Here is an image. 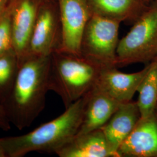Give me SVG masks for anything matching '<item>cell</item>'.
Wrapping results in <instances>:
<instances>
[{"mask_svg": "<svg viewBox=\"0 0 157 157\" xmlns=\"http://www.w3.org/2000/svg\"><path fill=\"white\" fill-rule=\"evenodd\" d=\"M118 157H157V108L140 118L118 149Z\"/></svg>", "mask_w": 157, "mask_h": 157, "instance_id": "8", "label": "cell"}, {"mask_svg": "<svg viewBox=\"0 0 157 157\" xmlns=\"http://www.w3.org/2000/svg\"><path fill=\"white\" fill-rule=\"evenodd\" d=\"M61 29L60 45L57 50L80 54L82 36L92 14L87 0H58Z\"/></svg>", "mask_w": 157, "mask_h": 157, "instance_id": "6", "label": "cell"}, {"mask_svg": "<svg viewBox=\"0 0 157 157\" xmlns=\"http://www.w3.org/2000/svg\"><path fill=\"white\" fill-rule=\"evenodd\" d=\"M150 1H151V0H146V2L147 3V4H148L149 2H150Z\"/></svg>", "mask_w": 157, "mask_h": 157, "instance_id": "21", "label": "cell"}, {"mask_svg": "<svg viewBox=\"0 0 157 157\" xmlns=\"http://www.w3.org/2000/svg\"><path fill=\"white\" fill-rule=\"evenodd\" d=\"M51 56L29 55L19 63L17 78L3 104L11 124L30 126L45 107L49 90Z\"/></svg>", "mask_w": 157, "mask_h": 157, "instance_id": "1", "label": "cell"}, {"mask_svg": "<svg viewBox=\"0 0 157 157\" xmlns=\"http://www.w3.org/2000/svg\"><path fill=\"white\" fill-rule=\"evenodd\" d=\"M120 24L92 13L82 36L81 55L102 67H116Z\"/></svg>", "mask_w": 157, "mask_h": 157, "instance_id": "5", "label": "cell"}, {"mask_svg": "<svg viewBox=\"0 0 157 157\" xmlns=\"http://www.w3.org/2000/svg\"><path fill=\"white\" fill-rule=\"evenodd\" d=\"M92 13L119 22L135 21L149 6L142 0H87Z\"/></svg>", "mask_w": 157, "mask_h": 157, "instance_id": "14", "label": "cell"}, {"mask_svg": "<svg viewBox=\"0 0 157 157\" xmlns=\"http://www.w3.org/2000/svg\"><path fill=\"white\" fill-rule=\"evenodd\" d=\"M56 154L59 157H117L101 129L77 134Z\"/></svg>", "mask_w": 157, "mask_h": 157, "instance_id": "12", "label": "cell"}, {"mask_svg": "<svg viewBox=\"0 0 157 157\" xmlns=\"http://www.w3.org/2000/svg\"><path fill=\"white\" fill-rule=\"evenodd\" d=\"M37 17V7L30 0L21 1L12 13L13 49L19 63L28 55L29 43Z\"/></svg>", "mask_w": 157, "mask_h": 157, "instance_id": "11", "label": "cell"}, {"mask_svg": "<svg viewBox=\"0 0 157 157\" xmlns=\"http://www.w3.org/2000/svg\"><path fill=\"white\" fill-rule=\"evenodd\" d=\"M142 1H144V2H146V0H142ZM146 3H147V2H146Z\"/></svg>", "mask_w": 157, "mask_h": 157, "instance_id": "22", "label": "cell"}, {"mask_svg": "<svg viewBox=\"0 0 157 157\" xmlns=\"http://www.w3.org/2000/svg\"><path fill=\"white\" fill-rule=\"evenodd\" d=\"M157 58V1L154 0L118 43L116 67L150 63Z\"/></svg>", "mask_w": 157, "mask_h": 157, "instance_id": "4", "label": "cell"}, {"mask_svg": "<svg viewBox=\"0 0 157 157\" xmlns=\"http://www.w3.org/2000/svg\"><path fill=\"white\" fill-rule=\"evenodd\" d=\"M150 67L148 63L137 72L123 73L116 67H103L94 87L122 104L132 98Z\"/></svg>", "mask_w": 157, "mask_h": 157, "instance_id": "7", "label": "cell"}, {"mask_svg": "<svg viewBox=\"0 0 157 157\" xmlns=\"http://www.w3.org/2000/svg\"><path fill=\"white\" fill-rule=\"evenodd\" d=\"M12 50V15L4 11L0 15V56Z\"/></svg>", "mask_w": 157, "mask_h": 157, "instance_id": "17", "label": "cell"}, {"mask_svg": "<svg viewBox=\"0 0 157 157\" xmlns=\"http://www.w3.org/2000/svg\"><path fill=\"white\" fill-rule=\"evenodd\" d=\"M87 94L65 108L56 119L28 133L0 137L7 157H22L32 152L55 153L78 134L82 123Z\"/></svg>", "mask_w": 157, "mask_h": 157, "instance_id": "2", "label": "cell"}, {"mask_svg": "<svg viewBox=\"0 0 157 157\" xmlns=\"http://www.w3.org/2000/svg\"><path fill=\"white\" fill-rule=\"evenodd\" d=\"M121 103L95 87L87 94L82 123L78 134H84L102 128Z\"/></svg>", "mask_w": 157, "mask_h": 157, "instance_id": "13", "label": "cell"}, {"mask_svg": "<svg viewBox=\"0 0 157 157\" xmlns=\"http://www.w3.org/2000/svg\"><path fill=\"white\" fill-rule=\"evenodd\" d=\"M7 0H0V15L2 13Z\"/></svg>", "mask_w": 157, "mask_h": 157, "instance_id": "19", "label": "cell"}, {"mask_svg": "<svg viewBox=\"0 0 157 157\" xmlns=\"http://www.w3.org/2000/svg\"><path fill=\"white\" fill-rule=\"evenodd\" d=\"M137 101L141 118L151 115L157 107V58L150 62V67L139 85Z\"/></svg>", "mask_w": 157, "mask_h": 157, "instance_id": "15", "label": "cell"}, {"mask_svg": "<svg viewBox=\"0 0 157 157\" xmlns=\"http://www.w3.org/2000/svg\"><path fill=\"white\" fill-rule=\"evenodd\" d=\"M153 1H154V0H153ZM155 1H157V0H155Z\"/></svg>", "mask_w": 157, "mask_h": 157, "instance_id": "23", "label": "cell"}, {"mask_svg": "<svg viewBox=\"0 0 157 157\" xmlns=\"http://www.w3.org/2000/svg\"><path fill=\"white\" fill-rule=\"evenodd\" d=\"M11 123L8 117L4 105L0 101V130L8 131L11 129Z\"/></svg>", "mask_w": 157, "mask_h": 157, "instance_id": "18", "label": "cell"}, {"mask_svg": "<svg viewBox=\"0 0 157 157\" xmlns=\"http://www.w3.org/2000/svg\"><path fill=\"white\" fill-rule=\"evenodd\" d=\"M58 22L52 9L45 8L36 21L29 46L28 55L49 56L60 45Z\"/></svg>", "mask_w": 157, "mask_h": 157, "instance_id": "9", "label": "cell"}, {"mask_svg": "<svg viewBox=\"0 0 157 157\" xmlns=\"http://www.w3.org/2000/svg\"></svg>", "mask_w": 157, "mask_h": 157, "instance_id": "24", "label": "cell"}, {"mask_svg": "<svg viewBox=\"0 0 157 157\" xmlns=\"http://www.w3.org/2000/svg\"><path fill=\"white\" fill-rule=\"evenodd\" d=\"M0 157H7L6 151L4 150L2 146L0 144Z\"/></svg>", "mask_w": 157, "mask_h": 157, "instance_id": "20", "label": "cell"}, {"mask_svg": "<svg viewBox=\"0 0 157 157\" xmlns=\"http://www.w3.org/2000/svg\"><path fill=\"white\" fill-rule=\"evenodd\" d=\"M137 101L121 104L106 124L101 128L107 141L118 157V149L140 119Z\"/></svg>", "mask_w": 157, "mask_h": 157, "instance_id": "10", "label": "cell"}, {"mask_svg": "<svg viewBox=\"0 0 157 157\" xmlns=\"http://www.w3.org/2000/svg\"><path fill=\"white\" fill-rule=\"evenodd\" d=\"M19 67L18 58L13 50L0 56V101L2 104L11 91Z\"/></svg>", "mask_w": 157, "mask_h": 157, "instance_id": "16", "label": "cell"}, {"mask_svg": "<svg viewBox=\"0 0 157 157\" xmlns=\"http://www.w3.org/2000/svg\"><path fill=\"white\" fill-rule=\"evenodd\" d=\"M102 68L82 55L56 51L51 56L49 90L67 108L94 87Z\"/></svg>", "mask_w": 157, "mask_h": 157, "instance_id": "3", "label": "cell"}]
</instances>
